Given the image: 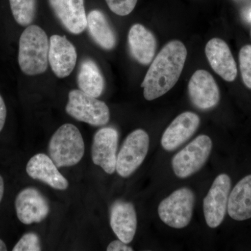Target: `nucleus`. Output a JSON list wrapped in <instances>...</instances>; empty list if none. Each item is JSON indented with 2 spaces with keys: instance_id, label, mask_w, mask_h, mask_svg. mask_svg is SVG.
<instances>
[{
  "instance_id": "f257e3e1",
  "label": "nucleus",
  "mask_w": 251,
  "mask_h": 251,
  "mask_svg": "<svg viewBox=\"0 0 251 251\" xmlns=\"http://www.w3.org/2000/svg\"><path fill=\"white\" fill-rule=\"evenodd\" d=\"M186 57L187 50L180 41H170L162 49L151 62L141 84L146 100L159 98L176 85Z\"/></svg>"
},
{
  "instance_id": "f03ea898",
  "label": "nucleus",
  "mask_w": 251,
  "mask_h": 251,
  "mask_svg": "<svg viewBox=\"0 0 251 251\" xmlns=\"http://www.w3.org/2000/svg\"><path fill=\"white\" fill-rule=\"evenodd\" d=\"M49 41L46 31L38 25H30L20 38L18 63L21 71L27 75H36L47 70Z\"/></svg>"
},
{
  "instance_id": "7ed1b4c3",
  "label": "nucleus",
  "mask_w": 251,
  "mask_h": 251,
  "mask_svg": "<svg viewBox=\"0 0 251 251\" xmlns=\"http://www.w3.org/2000/svg\"><path fill=\"white\" fill-rule=\"evenodd\" d=\"M49 151L57 168L75 166L85 153V143L80 130L72 124L61 126L51 137Z\"/></svg>"
},
{
  "instance_id": "20e7f679",
  "label": "nucleus",
  "mask_w": 251,
  "mask_h": 251,
  "mask_svg": "<svg viewBox=\"0 0 251 251\" xmlns=\"http://www.w3.org/2000/svg\"><path fill=\"white\" fill-rule=\"evenodd\" d=\"M195 200L192 190L186 187L179 188L161 201L158 207V216L169 227L184 228L192 219Z\"/></svg>"
},
{
  "instance_id": "39448f33",
  "label": "nucleus",
  "mask_w": 251,
  "mask_h": 251,
  "mask_svg": "<svg viewBox=\"0 0 251 251\" xmlns=\"http://www.w3.org/2000/svg\"><path fill=\"white\" fill-rule=\"evenodd\" d=\"M66 112L77 121L85 122L94 126H102L107 125L110 120L108 105L80 90L69 92Z\"/></svg>"
},
{
  "instance_id": "423d86ee",
  "label": "nucleus",
  "mask_w": 251,
  "mask_h": 251,
  "mask_svg": "<svg viewBox=\"0 0 251 251\" xmlns=\"http://www.w3.org/2000/svg\"><path fill=\"white\" fill-rule=\"evenodd\" d=\"M212 140L206 135H201L188 144L172 159V167L177 177L192 176L205 164L212 150Z\"/></svg>"
},
{
  "instance_id": "0eeeda50",
  "label": "nucleus",
  "mask_w": 251,
  "mask_h": 251,
  "mask_svg": "<svg viewBox=\"0 0 251 251\" xmlns=\"http://www.w3.org/2000/svg\"><path fill=\"white\" fill-rule=\"evenodd\" d=\"M150 148V136L145 130H133L126 138L117 157L116 171L122 177H128L145 161Z\"/></svg>"
},
{
  "instance_id": "6e6552de",
  "label": "nucleus",
  "mask_w": 251,
  "mask_h": 251,
  "mask_svg": "<svg viewBox=\"0 0 251 251\" xmlns=\"http://www.w3.org/2000/svg\"><path fill=\"white\" fill-rule=\"evenodd\" d=\"M230 190V177L227 175L221 174L216 176L204 198L203 201L204 219L211 228H216L224 221L227 210Z\"/></svg>"
},
{
  "instance_id": "1a4fd4ad",
  "label": "nucleus",
  "mask_w": 251,
  "mask_h": 251,
  "mask_svg": "<svg viewBox=\"0 0 251 251\" xmlns=\"http://www.w3.org/2000/svg\"><path fill=\"white\" fill-rule=\"evenodd\" d=\"M118 139V132L112 127L100 128L94 136L92 161L109 175L116 171Z\"/></svg>"
},
{
  "instance_id": "9d476101",
  "label": "nucleus",
  "mask_w": 251,
  "mask_h": 251,
  "mask_svg": "<svg viewBox=\"0 0 251 251\" xmlns=\"http://www.w3.org/2000/svg\"><path fill=\"white\" fill-rule=\"evenodd\" d=\"M16 214L25 225L41 223L49 216L50 206L46 198L35 188H25L15 201Z\"/></svg>"
},
{
  "instance_id": "9b49d317",
  "label": "nucleus",
  "mask_w": 251,
  "mask_h": 251,
  "mask_svg": "<svg viewBox=\"0 0 251 251\" xmlns=\"http://www.w3.org/2000/svg\"><path fill=\"white\" fill-rule=\"evenodd\" d=\"M188 94L193 105L202 110L214 108L219 103V86L205 70H198L188 82Z\"/></svg>"
},
{
  "instance_id": "f8f14e48",
  "label": "nucleus",
  "mask_w": 251,
  "mask_h": 251,
  "mask_svg": "<svg viewBox=\"0 0 251 251\" xmlns=\"http://www.w3.org/2000/svg\"><path fill=\"white\" fill-rule=\"evenodd\" d=\"M77 51L65 36L54 34L50 39L49 62L54 75L64 78L72 74L77 62Z\"/></svg>"
},
{
  "instance_id": "ddd939ff",
  "label": "nucleus",
  "mask_w": 251,
  "mask_h": 251,
  "mask_svg": "<svg viewBox=\"0 0 251 251\" xmlns=\"http://www.w3.org/2000/svg\"><path fill=\"white\" fill-rule=\"evenodd\" d=\"M201 124V119L193 112L180 114L168 126L162 135V148L166 151L176 150L194 135Z\"/></svg>"
},
{
  "instance_id": "4468645a",
  "label": "nucleus",
  "mask_w": 251,
  "mask_h": 251,
  "mask_svg": "<svg viewBox=\"0 0 251 251\" xmlns=\"http://www.w3.org/2000/svg\"><path fill=\"white\" fill-rule=\"evenodd\" d=\"M59 21L69 32L80 34L87 27L84 0H49Z\"/></svg>"
},
{
  "instance_id": "2eb2a0df",
  "label": "nucleus",
  "mask_w": 251,
  "mask_h": 251,
  "mask_svg": "<svg viewBox=\"0 0 251 251\" xmlns=\"http://www.w3.org/2000/svg\"><path fill=\"white\" fill-rule=\"evenodd\" d=\"M206 58L214 71L227 82H233L237 75V68L228 45L219 38L209 41L205 47Z\"/></svg>"
},
{
  "instance_id": "dca6fc26",
  "label": "nucleus",
  "mask_w": 251,
  "mask_h": 251,
  "mask_svg": "<svg viewBox=\"0 0 251 251\" xmlns=\"http://www.w3.org/2000/svg\"><path fill=\"white\" fill-rule=\"evenodd\" d=\"M26 171L33 179L39 180L59 191L69 187V181L64 177L52 158L44 153L31 157L26 166Z\"/></svg>"
},
{
  "instance_id": "f3484780",
  "label": "nucleus",
  "mask_w": 251,
  "mask_h": 251,
  "mask_svg": "<svg viewBox=\"0 0 251 251\" xmlns=\"http://www.w3.org/2000/svg\"><path fill=\"white\" fill-rule=\"evenodd\" d=\"M110 227L119 239L126 244L133 241L136 233L137 214L130 202L117 201L110 209Z\"/></svg>"
},
{
  "instance_id": "a211bd4d",
  "label": "nucleus",
  "mask_w": 251,
  "mask_h": 251,
  "mask_svg": "<svg viewBox=\"0 0 251 251\" xmlns=\"http://www.w3.org/2000/svg\"><path fill=\"white\" fill-rule=\"evenodd\" d=\"M130 53L140 64L148 65L152 62L156 50V39L151 31L141 24L130 27L128 34Z\"/></svg>"
},
{
  "instance_id": "6ab92c4d",
  "label": "nucleus",
  "mask_w": 251,
  "mask_h": 251,
  "mask_svg": "<svg viewBox=\"0 0 251 251\" xmlns=\"http://www.w3.org/2000/svg\"><path fill=\"white\" fill-rule=\"evenodd\" d=\"M227 211L235 221L251 219V175L240 180L229 193Z\"/></svg>"
},
{
  "instance_id": "aec40b11",
  "label": "nucleus",
  "mask_w": 251,
  "mask_h": 251,
  "mask_svg": "<svg viewBox=\"0 0 251 251\" xmlns=\"http://www.w3.org/2000/svg\"><path fill=\"white\" fill-rule=\"evenodd\" d=\"M87 27L96 44L102 49L111 50L116 46V34L101 11L94 9L89 13Z\"/></svg>"
},
{
  "instance_id": "412c9836",
  "label": "nucleus",
  "mask_w": 251,
  "mask_h": 251,
  "mask_svg": "<svg viewBox=\"0 0 251 251\" xmlns=\"http://www.w3.org/2000/svg\"><path fill=\"white\" fill-rule=\"evenodd\" d=\"M77 82L81 91L96 98L101 95L105 87L103 75L97 63L91 59L81 62Z\"/></svg>"
},
{
  "instance_id": "4be33fe9",
  "label": "nucleus",
  "mask_w": 251,
  "mask_h": 251,
  "mask_svg": "<svg viewBox=\"0 0 251 251\" xmlns=\"http://www.w3.org/2000/svg\"><path fill=\"white\" fill-rule=\"evenodd\" d=\"M15 21L20 25L27 27L35 18L36 0H9Z\"/></svg>"
},
{
  "instance_id": "5701e85b",
  "label": "nucleus",
  "mask_w": 251,
  "mask_h": 251,
  "mask_svg": "<svg viewBox=\"0 0 251 251\" xmlns=\"http://www.w3.org/2000/svg\"><path fill=\"white\" fill-rule=\"evenodd\" d=\"M239 60L243 82L251 90V45L244 46L241 49Z\"/></svg>"
},
{
  "instance_id": "b1692460",
  "label": "nucleus",
  "mask_w": 251,
  "mask_h": 251,
  "mask_svg": "<svg viewBox=\"0 0 251 251\" xmlns=\"http://www.w3.org/2000/svg\"><path fill=\"white\" fill-rule=\"evenodd\" d=\"M14 251H40V239L34 232H28L21 238L13 249Z\"/></svg>"
},
{
  "instance_id": "393cba45",
  "label": "nucleus",
  "mask_w": 251,
  "mask_h": 251,
  "mask_svg": "<svg viewBox=\"0 0 251 251\" xmlns=\"http://www.w3.org/2000/svg\"><path fill=\"white\" fill-rule=\"evenodd\" d=\"M109 9L120 16L130 14L136 6L138 0H105Z\"/></svg>"
},
{
  "instance_id": "a878e982",
  "label": "nucleus",
  "mask_w": 251,
  "mask_h": 251,
  "mask_svg": "<svg viewBox=\"0 0 251 251\" xmlns=\"http://www.w3.org/2000/svg\"><path fill=\"white\" fill-rule=\"evenodd\" d=\"M107 251H133V248L129 247L128 244L122 242L120 239L110 242L107 247Z\"/></svg>"
},
{
  "instance_id": "bb28decb",
  "label": "nucleus",
  "mask_w": 251,
  "mask_h": 251,
  "mask_svg": "<svg viewBox=\"0 0 251 251\" xmlns=\"http://www.w3.org/2000/svg\"><path fill=\"white\" fill-rule=\"evenodd\" d=\"M6 118V107L5 105L4 99L0 95V132L4 128Z\"/></svg>"
},
{
  "instance_id": "cd10ccee",
  "label": "nucleus",
  "mask_w": 251,
  "mask_h": 251,
  "mask_svg": "<svg viewBox=\"0 0 251 251\" xmlns=\"http://www.w3.org/2000/svg\"><path fill=\"white\" fill-rule=\"evenodd\" d=\"M4 179H3L2 176H1V175H0V202H1V200H2L3 196H4Z\"/></svg>"
},
{
  "instance_id": "c85d7f7f",
  "label": "nucleus",
  "mask_w": 251,
  "mask_h": 251,
  "mask_svg": "<svg viewBox=\"0 0 251 251\" xmlns=\"http://www.w3.org/2000/svg\"><path fill=\"white\" fill-rule=\"evenodd\" d=\"M7 251V247H6V244L1 239H0V251Z\"/></svg>"
},
{
  "instance_id": "c756f323",
  "label": "nucleus",
  "mask_w": 251,
  "mask_h": 251,
  "mask_svg": "<svg viewBox=\"0 0 251 251\" xmlns=\"http://www.w3.org/2000/svg\"><path fill=\"white\" fill-rule=\"evenodd\" d=\"M248 18H249V19L250 20V21H251V9L250 10V11H249V16H248Z\"/></svg>"
},
{
  "instance_id": "7c9ffc66",
  "label": "nucleus",
  "mask_w": 251,
  "mask_h": 251,
  "mask_svg": "<svg viewBox=\"0 0 251 251\" xmlns=\"http://www.w3.org/2000/svg\"></svg>"
}]
</instances>
